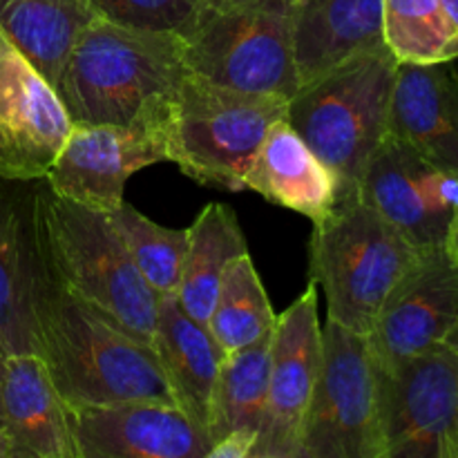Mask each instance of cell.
I'll use <instances>...</instances> for the list:
<instances>
[{
  "label": "cell",
  "mask_w": 458,
  "mask_h": 458,
  "mask_svg": "<svg viewBox=\"0 0 458 458\" xmlns=\"http://www.w3.org/2000/svg\"><path fill=\"white\" fill-rule=\"evenodd\" d=\"M383 458H458V353L447 343L378 369Z\"/></svg>",
  "instance_id": "cell-9"
},
{
  "label": "cell",
  "mask_w": 458,
  "mask_h": 458,
  "mask_svg": "<svg viewBox=\"0 0 458 458\" xmlns=\"http://www.w3.org/2000/svg\"><path fill=\"white\" fill-rule=\"evenodd\" d=\"M322 358L318 284L277 316L264 414L250 458H300L302 429Z\"/></svg>",
  "instance_id": "cell-11"
},
{
  "label": "cell",
  "mask_w": 458,
  "mask_h": 458,
  "mask_svg": "<svg viewBox=\"0 0 458 458\" xmlns=\"http://www.w3.org/2000/svg\"><path fill=\"white\" fill-rule=\"evenodd\" d=\"M445 343H447V344H450V347H452V349H454V352L458 353V322H456V325H454V327H452V331H450V334H447Z\"/></svg>",
  "instance_id": "cell-34"
},
{
  "label": "cell",
  "mask_w": 458,
  "mask_h": 458,
  "mask_svg": "<svg viewBox=\"0 0 458 458\" xmlns=\"http://www.w3.org/2000/svg\"><path fill=\"white\" fill-rule=\"evenodd\" d=\"M458 322V268L445 246L420 250L367 334L378 369L445 343Z\"/></svg>",
  "instance_id": "cell-14"
},
{
  "label": "cell",
  "mask_w": 458,
  "mask_h": 458,
  "mask_svg": "<svg viewBox=\"0 0 458 458\" xmlns=\"http://www.w3.org/2000/svg\"><path fill=\"white\" fill-rule=\"evenodd\" d=\"M107 217L128 246L130 258L148 286L157 295L177 293L186 258L188 228L161 226L128 201H123L114 213H107Z\"/></svg>",
  "instance_id": "cell-27"
},
{
  "label": "cell",
  "mask_w": 458,
  "mask_h": 458,
  "mask_svg": "<svg viewBox=\"0 0 458 458\" xmlns=\"http://www.w3.org/2000/svg\"><path fill=\"white\" fill-rule=\"evenodd\" d=\"M438 4H441V9L445 12L452 27L458 31V0H438Z\"/></svg>",
  "instance_id": "cell-32"
},
{
  "label": "cell",
  "mask_w": 458,
  "mask_h": 458,
  "mask_svg": "<svg viewBox=\"0 0 458 458\" xmlns=\"http://www.w3.org/2000/svg\"><path fill=\"white\" fill-rule=\"evenodd\" d=\"M76 458H206L210 438L173 403L70 407Z\"/></svg>",
  "instance_id": "cell-15"
},
{
  "label": "cell",
  "mask_w": 458,
  "mask_h": 458,
  "mask_svg": "<svg viewBox=\"0 0 458 458\" xmlns=\"http://www.w3.org/2000/svg\"><path fill=\"white\" fill-rule=\"evenodd\" d=\"M150 344L161 362L174 405L206 429L210 394L226 353L206 327L183 311L174 293L159 295Z\"/></svg>",
  "instance_id": "cell-21"
},
{
  "label": "cell",
  "mask_w": 458,
  "mask_h": 458,
  "mask_svg": "<svg viewBox=\"0 0 458 458\" xmlns=\"http://www.w3.org/2000/svg\"><path fill=\"white\" fill-rule=\"evenodd\" d=\"M201 0H88L97 16L141 30L183 34L195 21Z\"/></svg>",
  "instance_id": "cell-28"
},
{
  "label": "cell",
  "mask_w": 458,
  "mask_h": 458,
  "mask_svg": "<svg viewBox=\"0 0 458 458\" xmlns=\"http://www.w3.org/2000/svg\"><path fill=\"white\" fill-rule=\"evenodd\" d=\"M277 313L268 302L259 273L249 253L233 259L219 284L206 329L224 353L237 352L273 334Z\"/></svg>",
  "instance_id": "cell-25"
},
{
  "label": "cell",
  "mask_w": 458,
  "mask_h": 458,
  "mask_svg": "<svg viewBox=\"0 0 458 458\" xmlns=\"http://www.w3.org/2000/svg\"><path fill=\"white\" fill-rule=\"evenodd\" d=\"M36 186L0 177V340L9 353H36L34 284L38 273Z\"/></svg>",
  "instance_id": "cell-17"
},
{
  "label": "cell",
  "mask_w": 458,
  "mask_h": 458,
  "mask_svg": "<svg viewBox=\"0 0 458 458\" xmlns=\"http://www.w3.org/2000/svg\"><path fill=\"white\" fill-rule=\"evenodd\" d=\"M92 18L88 0H0L3 34L54 88Z\"/></svg>",
  "instance_id": "cell-22"
},
{
  "label": "cell",
  "mask_w": 458,
  "mask_h": 458,
  "mask_svg": "<svg viewBox=\"0 0 458 458\" xmlns=\"http://www.w3.org/2000/svg\"><path fill=\"white\" fill-rule=\"evenodd\" d=\"M271 335L224 356L208 405L210 445L231 434L258 438L271 367Z\"/></svg>",
  "instance_id": "cell-24"
},
{
  "label": "cell",
  "mask_w": 458,
  "mask_h": 458,
  "mask_svg": "<svg viewBox=\"0 0 458 458\" xmlns=\"http://www.w3.org/2000/svg\"><path fill=\"white\" fill-rule=\"evenodd\" d=\"M300 85L353 54L387 47L383 0H293Z\"/></svg>",
  "instance_id": "cell-20"
},
{
  "label": "cell",
  "mask_w": 458,
  "mask_h": 458,
  "mask_svg": "<svg viewBox=\"0 0 458 458\" xmlns=\"http://www.w3.org/2000/svg\"><path fill=\"white\" fill-rule=\"evenodd\" d=\"M0 458H12V443L3 429H0Z\"/></svg>",
  "instance_id": "cell-33"
},
{
  "label": "cell",
  "mask_w": 458,
  "mask_h": 458,
  "mask_svg": "<svg viewBox=\"0 0 458 458\" xmlns=\"http://www.w3.org/2000/svg\"><path fill=\"white\" fill-rule=\"evenodd\" d=\"M244 191L258 192L271 204L304 215L316 224L340 201L343 182L284 116L264 134L246 168Z\"/></svg>",
  "instance_id": "cell-18"
},
{
  "label": "cell",
  "mask_w": 458,
  "mask_h": 458,
  "mask_svg": "<svg viewBox=\"0 0 458 458\" xmlns=\"http://www.w3.org/2000/svg\"><path fill=\"white\" fill-rule=\"evenodd\" d=\"M244 253L249 244L235 210L226 204H206L188 226L186 258L174 293L183 311L201 327L208 325L224 273Z\"/></svg>",
  "instance_id": "cell-23"
},
{
  "label": "cell",
  "mask_w": 458,
  "mask_h": 458,
  "mask_svg": "<svg viewBox=\"0 0 458 458\" xmlns=\"http://www.w3.org/2000/svg\"><path fill=\"white\" fill-rule=\"evenodd\" d=\"M419 253L360 192L340 197L334 210L313 224L309 242V276L325 291L327 320L369 334L389 291Z\"/></svg>",
  "instance_id": "cell-4"
},
{
  "label": "cell",
  "mask_w": 458,
  "mask_h": 458,
  "mask_svg": "<svg viewBox=\"0 0 458 458\" xmlns=\"http://www.w3.org/2000/svg\"><path fill=\"white\" fill-rule=\"evenodd\" d=\"M358 192L419 250L445 244L458 206V173L437 168L401 139H383Z\"/></svg>",
  "instance_id": "cell-12"
},
{
  "label": "cell",
  "mask_w": 458,
  "mask_h": 458,
  "mask_svg": "<svg viewBox=\"0 0 458 458\" xmlns=\"http://www.w3.org/2000/svg\"><path fill=\"white\" fill-rule=\"evenodd\" d=\"M186 74L182 34L97 16L81 31L56 92L72 123L130 125L168 114Z\"/></svg>",
  "instance_id": "cell-2"
},
{
  "label": "cell",
  "mask_w": 458,
  "mask_h": 458,
  "mask_svg": "<svg viewBox=\"0 0 458 458\" xmlns=\"http://www.w3.org/2000/svg\"><path fill=\"white\" fill-rule=\"evenodd\" d=\"M9 352L4 349L3 340H0V429H3V383H4V367H7Z\"/></svg>",
  "instance_id": "cell-31"
},
{
  "label": "cell",
  "mask_w": 458,
  "mask_h": 458,
  "mask_svg": "<svg viewBox=\"0 0 458 458\" xmlns=\"http://www.w3.org/2000/svg\"><path fill=\"white\" fill-rule=\"evenodd\" d=\"M72 125L56 88L0 30V177L45 179Z\"/></svg>",
  "instance_id": "cell-13"
},
{
  "label": "cell",
  "mask_w": 458,
  "mask_h": 458,
  "mask_svg": "<svg viewBox=\"0 0 458 458\" xmlns=\"http://www.w3.org/2000/svg\"><path fill=\"white\" fill-rule=\"evenodd\" d=\"M387 134L437 168L458 173V58L398 63Z\"/></svg>",
  "instance_id": "cell-16"
},
{
  "label": "cell",
  "mask_w": 458,
  "mask_h": 458,
  "mask_svg": "<svg viewBox=\"0 0 458 458\" xmlns=\"http://www.w3.org/2000/svg\"><path fill=\"white\" fill-rule=\"evenodd\" d=\"M165 116L130 125L74 123L45 182L63 199L97 213H114L125 201V183L134 173L168 161Z\"/></svg>",
  "instance_id": "cell-10"
},
{
  "label": "cell",
  "mask_w": 458,
  "mask_h": 458,
  "mask_svg": "<svg viewBox=\"0 0 458 458\" xmlns=\"http://www.w3.org/2000/svg\"><path fill=\"white\" fill-rule=\"evenodd\" d=\"M240 3H246V0H201V3H199V12H197V16H199V13L222 12V9L235 7V4H240Z\"/></svg>",
  "instance_id": "cell-30"
},
{
  "label": "cell",
  "mask_w": 458,
  "mask_h": 458,
  "mask_svg": "<svg viewBox=\"0 0 458 458\" xmlns=\"http://www.w3.org/2000/svg\"><path fill=\"white\" fill-rule=\"evenodd\" d=\"M31 304L38 356L67 405H116L130 401L174 405L152 344L61 284L43 258Z\"/></svg>",
  "instance_id": "cell-1"
},
{
  "label": "cell",
  "mask_w": 458,
  "mask_h": 458,
  "mask_svg": "<svg viewBox=\"0 0 458 458\" xmlns=\"http://www.w3.org/2000/svg\"><path fill=\"white\" fill-rule=\"evenodd\" d=\"M3 432L12 443V458H76L70 405L36 353H9Z\"/></svg>",
  "instance_id": "cell-19"
},
{
  "label": "cell",
  "mask_w": 458,
  "mask_h": 458,
  "mask_svg": "<svg viewBox=\"0 0 458 458\" xmlns=\"http://www.w3.org/2000/svg\"><path fill=\"white\" fill-rule=\"evenodd\" d=\"M383 40L398 63L458 58V31L438 0H383Z\"/></svg>",
  "instance_id": "cell-26"
},
{
  "label": "cell",
  "mask_w": 458,
  "mask_h": 458,
  "mask_svg": "<svg viewBox=\"0 0 458 458\" xmlns=\"http://www.w3.org/2000/svg\"><path fill=\"white\" fill-rule=\"evenodd\" d=\"M34 210L40 258L54 277L150 344L159 295L134 267L110 217L63 199L45 179L36 186Z\"/></svg>",
  "instance_id": "cell-3"
},
{
  "label": "cell",
  "mask_w": 458,
  "mask_h": 458,
  "mask_svg": "<svg viewBox=\"0 0 458 458\" xmlns=\"http://www.w3.org/2000/svg\"><path fill=\"white\" fill-rule=\"evenodd\" d=\"M443 246H445L447 255H450L452 262H454L458 268V206L450 219V226H447V235H445V244Z\"/></svg>",
  "instance_id": "cell-29"
},
{
  "label": "cell",
  "mask_w": 458,
  "mask_h": 458,
  "mask_svg": "<svg viewBox=\"0 0 458 458\" xmlns=\"http://www.w3.org/2000/svg\"><path fill=\"white\" fill-rule=\"evenodd\" d=\"M182 36L183 63L201 79L286 98L298 92L293 0H246L199 13Z\"/></svg>",
  "instance_id": "cell-7"
},
{
  "label": "cell",
  "mask_w": 458,
  "mask_h": 458,
  "mask_svg": "<svg viewBox=\"0 0 458 458\" xmlns=\"http://www.w3.org/2000/svg\"><path fill=\"white\" fill-rule=\"evenodd\" d=\"M286 106V97L226 88L188 72L164 123L168 161L201 186L244 191L246 168Z\"/></svg>",
  "instance_id": "cell-6"
},
{
  "label": "cell",
  "mask_w": 458,
  "mask_h": 458,
  "mask_svg": "<svg viewBox=\"0 0 458 458\" xmlns=\"http://www.w3.org/2000/svg\"><path fill=\"white\" fill-rule=\"evenodd\" d=\"M396 65L387 47L353 54L289 98L286 121L338 174L343 197L358 191L371 155L387 137Z\"/></svg>",
  "instance_id": "cell-5"
},
{
  "label": "cell",
  "mask_w": 458,
  "mask_h": 458,
  "mask_svg": "<svg viewBox=\"0 0 458 458\" xmlns=\"http://www.w3.org/2000/svg\"><path fill=\"white\" fill-rule=\"evenodd\" d=\"M300 458H383L378 371L369 340L334 320L322 329L320 371Z\"/></svg>",
  "instance_id": "cell-8"
}]
</instances>
